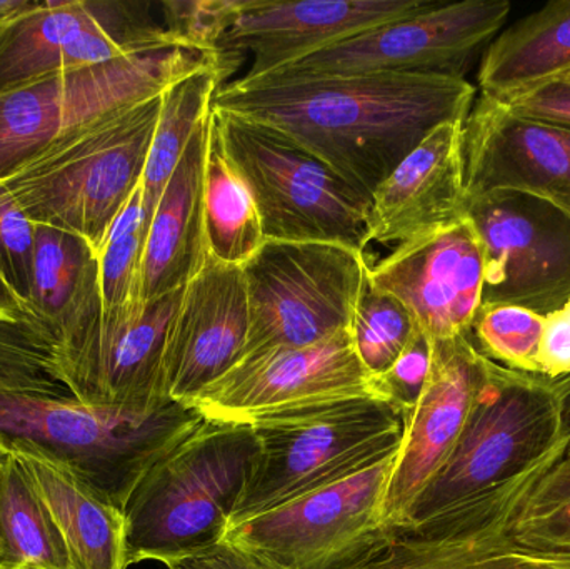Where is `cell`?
<instances>
[{
  "label": "cell",
  "instance_id": "1",
  "mask_svg": "<svg viewBox=\"0 0 570 569\" xmlns=\"http://www.w3.org/2000/svg\"><path fill=\"white\" fill-rule=\"evenodd\" d=\"M478 87L442 73L243 77L210 109L264 124L372 197L444 122L465 120Z\"/></svg>",
  "mask_w": 570,
  "mask_h": 569
},
{
  "label": "cell",
  "instance_id": "2",
  "mask_svg": "<svg viewBox=\"0 0 570 569\" xmlns=\"http://www.w3.org/2000/svg\"><path fill=\"white\" fill-rule=\"evenodd\" d=\"M163 94L92 120L17 167L3 186L37 227L83 241L99 259L142 184Z\"/></svg>",
  "mask_w": 570,
  "mask_h": 569
},
{
  "label": "cell",
  "instance_id": "3",
  "mask_svg": "<svg viewBox=\"0 0 570 569\" xmlns=\"http://www.w3.org/2000/svg\"><path fill=\"white\" fill-rule=\"evenodd\" d=\"M257 453L253 426L204 420L127 503V565L189 557L223 541Z\"/></svg>",
  "mask_w": 570,
  "mask_h": 569
},
{
  "label": "cell",
  "instance_id": "4",
  "mask_svg": "<svg viewBox=\"0 0 570 569\" xmlns=\"http://www.w3.org/2000/svg\"><path fill=\"white\" fill-rule=\"evenodd\" d=\"M556 380L489 363L488 377L448 463L415 501L404 527L438 520L564 457Z\"/></svg>",
  "mask_w": 570,
  "mask_h": 569
},
{
  "label": "cell",
  "instance_id": "5",
  "mask_svg": "<svg viewBox=\"0 0 570 569\" xmlns=\"http://www.w3.org/2000/svg\"><path fill=\"white\" fill-rule=\"evenodd\" d=\"M203 421L179 403L144 414L72 396L0 393V443L20 441L52 454L122 511L150 468Z\"/></svg>",
  "mask_w": 570,
  "mask_h": 569
},
{
  "label": "cell",
  "instance_id": "6",
  "mask_svg": "<svg viewBox=\"0 0 570 569\" xmlns=\"http://www.w3.org/2000/svg\"><path fill=\"white\" fill-rule=\"evenodd\" d=\"M253 430L257 453L229 527L351 477L397 450L402 414L384 401L361 398L277 414L257 421Z\"/></svg>",
  "mask_w": 570,
  "mask_h": 569
},
{
  "label": "cell",
  "instance_id": "7",
  "mask_svg": "<svg viewBox=\"0 0 570 569\" xmlns=\"http://www.w3.org/2000/svg\"><path fill=\"white\" fill-rule=\"evenodd\" d=\"M213 112L227 156L256 203L266 241L335 243L364 253L371 196L277 130Z\"/></svg>",
  "mask_w": 570,
  "mask_h": 569
},
{
  "label": "cell",
  "instance_id": "8",
  "mask_svg": "<svg viewBox=\"0 0 570 569\" xmlns=\"http://www.w3.org/2000/svg\"><path fill=\"white\" fill-rule=\"evenodd\" d=\"M210 63L219 66V59L174 47L52 73L0 92V180L66 134L160 96Z\"/></svg>",
  "mask_w": 570,
  "mask_h": 569
},
{
  "label": "cell",
  "instance_id": "9",
  "mask_svg": "<svg viewBox=\"0 0 570 569\" xmlns=\"http://www.w3.org/2000/svg\"><path fill=\"white\" fill-rule=\"evenodd\" d=\"M368 269L365 254L344 244L266 241L243 266L249 301L243 360L348 330Z\"/></svg>",
  "mask_w": 570,
  "mask_h": 569
},
{
  "label": "cell",
  "instance_id": "10",
  "mask_svg": "<svg viewBox=\"0 0 570 569\" xmlns=\"http://www.w3.org/2000/svg\"><path fill=\"white\" fill-rule=\"evenodd\" d=\"M149 9L119 0H33L0 26V92L52 73L183 47Z\"/></svg>",
  "mask_w": 570,
  "mask_h": 569
},
{
  "label": "cell",
  "instance_id": "11",
  "mask_svg": "<svg viewBox=\"0 0 570 569\" xmlns=\"http://www.w3.org/2000/svg\"><path fill=\"white\" fill-rule=\"evenodd\" d=\"M484 249L481 306H521L549 316L570 301V216L549 200L492 190L468 200Z\"/></svg>",
  "mask_w": 570,
  "mask_h": 569
},
{
  "label": "cell",
  "instance_id": "12",
  "mask_svg": "<svg viewBox=\"0 0 570 569\" xmlns=\"http://www.w3.org/2000/svg\"><path fill=\"white\" fill-rule=\"evenodd\" d=\"M399 448L351 477L229 527L223 540L284 569L337 568L382 530V503Z\"/></svg>",
  "mask_w": 570,
  "mask_h": 569
},
{
  "label": "cell",
  "instance_id": "13",
  "mask_svg": "<svg viewBox=\"0 0 570 569\" xmlns=\"http://www.w3.org/2000/svg\"><path fill=\"white\" fill-rule=\"evenodd\" d=\"M558 460L438 520L381 530L335 569H570V553L524 547L508 531L519 501Z\"/></svg>",
  "mask_w": 570,
  "mask_h": 569
},
{
  "label": "cell",
  "instance_id": "14",
  "mask_svg": "<svg viewBox=\"0 0 570 569\" xmlns=\"http://www.w3.org/2000/svg\"><path fill=\"white\" fill-rule=\"evenodd\" d=\"M509 13L508 0L438 2L425 12L385 23L269 73L394 72L464 77V67L484 43L501 32Z\"/></svg>",
  "mask_w": 570,
  "mask_h": 569
},
{
  "label": "cell",
  "instance_id": "15",
  "mask_svg": "<svg viewBox=\"0 0 570 569\" xmlns=\"http://www.w3.org/2000/svg\"><path fill=\"white\" fill-rule=\"evenodd\" d=\"M374 398V380L345 330L312 346L247 357L207 386L190 408L214 423L253 426L291 411Z\"/></svg>",
  "mask_w": 570,
  "mask_h": 569
},
{
  "label": "cell",
  "instance_id": "16",
  "mask_svg": "<svg viewBox=\"0 0 570 569\" xmlns=\"http://www.w3.org/2000/svg\"><path fill=\"white\" fill-rule=\"evenodd\" d=\"M183 291L102 314L86 344L53 367V377L87 406L146 414L173 403L164 390V363Z\"/></svg>",
  "mask_w": 570,
  "mask_h": 569
},
{
  "label": "cell",
  "instance_id": "17",
  "mask_svg": "<svg viewBox=\"0 0 570 569\" xmlns=\"http://www.w3.org/2000/svg\"><path fill=\"white\" fill-rule=\"evenodd\" d=\"M488 357L468 334L432 341L431 371L402 416V441L382 503V530L402 528L422 491L448 463L488 377Z\"/></svg>",
  "mask_w": 570,
  "mask_h": 569
},
{
  "label": "cell",
  "instance_id": "18",
  "mask_svg": "<svg viewBox=\"0 0 570 569\" xmlns=\"http://www.w3.org/2000/svg\"><path fill=\"white\" fill-rule=\"evenodd\" d=\"M367 279L401 301L432 341L464 336L481 310L484 249L465 216L399 244Z\"/></svg>",
  "mask_w": 570,
  "mask_h": 569
},
{
  "label": "cell",
  "instance_id": "19",
  "mask_svg": "<svg viewBox=\"0 0 570 569\" xmlns=\"http://www.w3.org/2000/svg\"><path fill=\"white\" fill-rule=\"evenodd\" d=\"M435 0H246L219 43L224 77L234 57L253 53L249 72L261 77L311 53L354 39L395 20L425 12Z\"/></svg>",
  "mask_w": 570,
  "mask_h": 569
},
{
  "label": "cell",
  "instance_id": "20",
  "mask_svg": "<svg viewBox=\"0 0 570 569\" xmlns=\"http://www.w3.org/2000/svg\"><path fill=\"white\" fill-rule=\"evenodd\" d=\"M468 200L492 190L541 197L570 216V129L475 97L464 122Z\"/></svg>",
  "mask_w": 570,
  "mask_h": 569
},
{
  "label": "cell",
  "instance_id": "21",
  "mask_svg": "<svg viewBox=\"0 0 570 569\" xmlns=\"http://www.w3.org/2000/svg\"><path fill=\"white\" fill-rule=\"evenodd\" d=\"M249 301L243 267L207 257L184 286L164 363L167 400L190 406L243 360Z\"/></svg>",
  "mask_w": 570,
  "mask_h": 569
},
{
  "label": "cell",
  "instance_id": "22",
  "mask_svg": "<svg viewBox=\"0 0 570 569\" xmlns=\"http://www.w3.org/2000/svg\"><path fill=\"white\" fill-rule=\"evenodd\" d=\"M464 122L435 127L372 193L367 241L405 243L465 217Z\"/></svg>",
  "mask_w": 570,
  "mask_h": 569
},
{
  "label": "cell",
  "instance_id": "23",
  "mask_svg": "<svg viewBox=\"0 0 570 569\" xmlns=\"http://www.w3.org/2000/svg\"><path fill=\"white\" fill-rule=\"evenodd\" d=\"M207 134L209 116L197 126L150 217L140 273L142 303L183 290L209 257L204 226Z\"/></svg>",
  "mask_w": 570,
  "mask_h": 569
},
{
  "label": "cell",
  "instance_id": "24",
  "mask_svg": "<svg viewBox=\"0 0 570 569\" xmlns=\"http://www.w3.org/2000/svg\"><path fill=\"white\" fill-rule=\"evenodd\" d=\"M32 481L56 521L70 569H129L126 513L104 498L69 464L32 444L0 443Z\"/></svg>",
  "mask_w": 570,
  "mask_h": 569
},
{
  "label": "cell",
  "instance_id": "25",
  "mask_svg": "<svg viewBox=\"0 0 570 569\" xmlns=\"http://www.w3.org/2000/svg\"><path fill=\"white\" fill-rule=\"evenodd\" d=\"M52 340L50 373L76 354L102 320L99 259L83 241L37 227L32 296Z\"/></svg>",
  "mask_w": 570,
  "mask_h": 569
},
{
  "label": "cell",
  "instance_id": "26",
  "mask_svg": "<svg viewBox=\"0 0 570 569\" xmlns=\"http://www.w3.org/2000/svg\"><path fill=\"white\" fill-rule=\"evenodd\" d=\"M568 73L570 0H552L494 37L479 67V92L505 102Z\"/></svg>",
  "mask_w": 570,
  "mask_h": 569
},
{
  "label": "cell",
  "instance_id": "27",
  "mask_svg": "<svg viewBox=\"0 0 570 569\" xmlns=\"http://www.w3.org/2000/svg\"><path fill=\"white\" fill-rule=\"evenodd\" d=\"M204 226L209 256L243 267L266 237L250 190L227 156L213 110L204 170Z\"/></svg>",
  "mask_w": 570,
  "mask_h": 569
},
{
  "label": "cell",
  "instance_id": "28",
  "mask_svg": "<svg viewBox=\"0 0 570 569\" xmlns=\"http://www.w3.org/2000/svg\"><path fill=\"white\" fill-rule=\"evenodd\" d=\"M0 569H70L56 521L7 450L0 467Z\"/></svg>",
  "mask_w": 570,
  "mask_h": 569
},
{
  "label": "cell",
  "instance_id": "29",
  "mask_svg": "<svg viewBox=\"0 0 570 569\" xmlns=\"http://www.w3.org/2000/svg\"><path fill=\"white\" fill-rule=\"evenodd\" d=\"M219 66L210 63L187 73L163 92L159 119L142 177L144 207L153 217L157 200L176 170L197 126L209 116L210 104L223 87Z\"/></svg>",
  "mask_w": 570,
  "mask_h": 569
},
{
  "label": "cell",
  "instance_id": "30",
  "mask_svg": "<svg viewBox=\"0 0 570 569\" xmlns=\"http://www.w3.org/2000/svg\"><path fill=\"white\" fill-rule=\"evenodd\" d=\"M52 340L0 267V393L70 396L50 373Z\"/></svg>",
  "mask_w": 570,
  "mask_h": 569
},
{
  "label": "cell",
  "instance_id": "31",
  "mask_svg": "<svg viewBox=\"0 0 570 569\" xmlns=\"http://www.w3.org/2000/svg\"><path fill=\"white\" fill-rule=\"evenodd\" d=\"M149 216L144 207L142 184L110 227L99 256L104 314H119L142 306L140 273Z\"/></svg>",
  "mask_w": 570,
  "mask_h": 569
},
{
  "label": "cell",
  "instance_id": "32",
  "mask_svg": "<svg viewBox=\"0 0 570 569\" xmlns=\"http://www.w3.org/2000/svg\"><path fill=\"white\" fill-rule=\"evenodd\" d=\"M518 543L551 553H570V463L564 457L541 474L509 518Z\"/></svg>",
  "mask_w": 570,
  "mask_h": 569
},
{
  "label": "cell",
  "instance_id": "33",
  "mask_svg": "<svg viewBox=\"0 0 570 569\" xmlns=\"http://www.w3.org/2000/svg\"><path fill=\"white\" fill-rule=\"evenodd\" d=\"M368 277V276H367ZM415 323L404 304L365 283L352 314L355 354L372 380L391 370L414 334Z\"/></svg>",
  "mask_w": 570,
  "mask_h": 569
},
{
  "label": "cell",
  "instance_id": "34",
  "mask_svg": "<svg viewBox=\"0 0 570 569\" xmlns=\"http://www.w3.org/2000/svg\"><path fill=\"white\" fill-rule=\"evenodd\" d=\"M546 316L521 306H481L468 336L482 356L499 366L541 374L539 353Z\"/></svg>",
  "mask_w": 570,
  "mask_h": 569
},
{
  "label": "cell",
  "instance_id": "35",
  "mask_svg": "<svg viewBox=\"0 0 570 569\" xmlns=\"http://www.w3.org/2000/svg\"><path fill=\"white\" fill-rule=\"evenodd\" d=\"M246 0H164V27L186 49L219 59V43ZM223 70V69H220Z\"/></svg>",
  "mask_w": 570,
  "mask_h": 569
},
{
  "label": "cell",
  "instance_id": "36",
  "mask_svg": "<svg viewBox=\"0 0 570 569\" xmlns=\"http://www.w3.org/2000/svg\"><path fill=\"white\" fill-rule=\"evenodd\" d=\"M36 239V224L23 214L0 180V267L27 301L32 296Z\"/></svg>",
  "mask_w": 570,
  "mask_h": 569
},
{
  "label": "cell",
  "instance_id": "37",
  "mask_svg": "<svg viewBox=\"0 0 570 569\" xmlns=\"http://www.w3.org/2000/svg\"><path fill=\"white\" fill-rule=\"evenodd\" d=\"M432 361V340L415 324L414 334L401 356L391 370L374 377V391L377 400L391 404L404 416L417 404Z\"/></svg>",
  "mask_w": 570,
  "mask_h": 569
},
{
  "label": "cell",
  "instance_id": "38",
  "mask_svg": "<svg viewBox=\"0 0 570 569\" xmlns=\"http://www.w3.org/2000/svg\"><path fill=\"white\" fill-rule=\"evenodd\" d=\"M502 104L515 116L542 120V122H551L570 129L569 77L549 80V82L525 90Z\"/></svg>",
  "mask_w": 570,
  "mask_h": 569
},
{
  "label": "cell",
  "instance_id": "39",
  "mask_svg": "<svg viewBox=\"0 0 570 569\" xmlns=\"http://www.w3.org/2000/svg\"><path fill=\"white\" fill-rule=\"evenodd\" d=\"M167 569H284L267 558L246 550L230 541H219L206 550L179 558L166 565Z\"/></svg>",
  "mask_w": 570,
  "mask_h": 569
},
{
  "label": "cell",
  "instance_id": "40",
  "mask_svg": "<svg viewBox=\"0 0 570 569\" xmlns=\"http://www.w3.org/2000/svg\"><path fill=\"white\" fill-rule=\"evenodd\" d=\"M556 387H558L559 410H561L562 436L570 447V374L556 380Z\"/></svg>",
  "mask_w": 570,
  "mask_h": 569
},
{
  "label": "cell",
  "instance_id": "41",
  "mask_svg": "<svg viewBox=\"0 0 570 569\" xmlns=\"http://www.w3.org/2000/svg\"><path fill=\"white\" fill-rule=\"evenodd\" d=\"M32 3L33 0H0V26L22 10L29 9Z\"/></svg>",
  "mask_w": 570,
  "mask_h": 569
},
{
  "label": "cell",
  "instance_id": "42",
  "mask_svg": "<svg viewBox=\"0 0 570 569\" xmlns=\"http://www.w3.org/2000/svg\"><path fill=\"white\" fill-rule=\"evenodd\" d=\"M559 311H561V313L564 314L566 317H568V321L570 323V301L568 304H566L564 307H561V310Z\"/></svg>",
  "mask_w": 570,
  "mask_h": 569
},
{
  "label": "cell",
  "instance_id": "43",
  "mask_svg": "<svg viewBox=\"0 0 570 569\" xmlns=\"http://www.w3.org/2000/svg\"><path fill=\"white\" fill-rule=\"evenodd\" d=\"M3 454H6V450H3L2 447H0V467H2Z\"/></svg>",
  "mask_w": 570,
  "mask_h": 569
},
{
  "label": "cell",
  "instance_id": "44",
  "mask_svg": "<svg viewBox=\"0 0 570 569\" xmlns=\"http://www.w3.org/2000/svg\"><path fill=\"white\" fill-rule=\"evenodd\" d=\"M564 458H566V460H568V461H569V463H570V447L568 448V451H566Z\"/></svg>",
  "mask_w": 570,
  "mask_h": 569
},
{
  "label": "cell",
  "instance_id": "45",
  "mask_svg": "<svg viewBox=\"0 0 570 569\" xmlns=\"http://www.w3.org/2000/svg\"><path fill=\"white\" fill-rule=\"evenodd\" d=\"M564 77H569V79H570V73H568V76H564Z\"/></svg>",
  "mask_w": 570,
  "mask_h": 569
}]
</instances>
